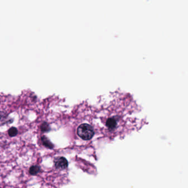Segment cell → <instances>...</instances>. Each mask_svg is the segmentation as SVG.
<instances>
[{
    "instance_id": "cell-1",
    "label": "cell",
    "mask_w": 188,
    "mask_h": 188,
    "mask_svg": "<svg viewBox=\"0 0 188 188\" xmlns=\"http://www.w3.org/2000/svg\"><path fill=\"white\" fill-rule=\"evenodd\" d=\"M79 137L84 140H90L92 139L94 135V130L93 126L88 124L80 125L77 130Z\"/></svg>"
},
{
    "instance_id": "cell-2",
    "label": "cell",
    "mask_w": 188,
    "mask_h": 188,
    "mask_svg": "<svg viewBox=\"0 0 188 188\" xmlns=\"http://www.w3.org/2000/svg\"><path fill=\"white\" fill-rule=\"evenodd\" d=\"M55 167L58 169H64L68 167V161L63 157H57L54 159Z\"/></svg>"
},
{
    "instance_id": "cell-3",
    "label": "cell",
    "mask_w": 188,
    "mask_h": 188,
    "mask_svg": "<svg viewBox=\"0 0 188 188\" xmlns=\"http://www.w3.org/2000/svg\"><path fill=\"white\" fill-rule=\"evenodd\" d=\"M118 125V120L114 117L110 118L108 119L106 122V126L108 129L113 130Z\"/></svg>"
},
{
    "instance_id": "cell-4",
    "label": "cell",
    "mask_w": 188,
    "mask_h": 188,
    "mask_svg": "<svg viewBox=\"0 0 188 188\" xmlns=\"http://www.w3.org/2000/svg\"><path fill=\"white\" fill-rule=\"evenodd\" d=\"M41 141L42 144L45 147L50 148V149H52L54 147V145L50 141L49 139H48L45 136H43L41 137Z\"/></svg>"
},
{
    "instance_id": "cell-5",
    "label": "cell",
    "mask_w": 188,
    "mask_h": 188,
    "mask_svg": "<svg viewBox=\"0 0 188 188\" xmlns=\"http://www.w3.org/2000/svg\"><path fill=\"white\" fill-rule=\"evenodd\" d=\"M41 167L38 165H32L29 169V173L32 176H35L39 173V172L41 171Z\"/></svg>"
},
{
    "instance_id": "cell-6",
    "label": "cell",
    "mask_w": 188,
    "mask_h": 188,
    "mask_svg": "<svg viewBox=\"0 0 188 188\" xmlns=\"http://www.w3.org/2000/svg\"><path fill=\"white\" fill-rule=\"evenodd\" d=\"M7 115L6 113L0 112V125L5 124L7 122Z\"/></svg>"
},
{
    "instance_id": "cell-7",
    "label": "cell",
    "mask_w": 188,
    "mask_h": 188,
    "mask_svg": "<svg viewBox=\"0 0 188 188\" xmlns=\"http://www.w3.org/2000/svg\"><path fill=\"white\" fill-rule=\"evenodd\" d=\"M41 130L42 132H48L51 130V128H50L49 125L46 122H44L41 125Z\"/></svg>"
},
{
    "instance_id": "cell-8",
    "label": "cell",
    "mask_w": 188,
    "mask_h": 188,
    "mask_svg": "<svg viewBox=\"0 0 188 188\" xmlns=\"http://www.w3.org/2000/svg\"><path fill=\"white\" fill-rule=\"evenodd\" d=\"M8 133H9V136L11 137L16 136L18 133L17 129L16 127H11L9 129Z\"/></svg>"
}]
</instances>
